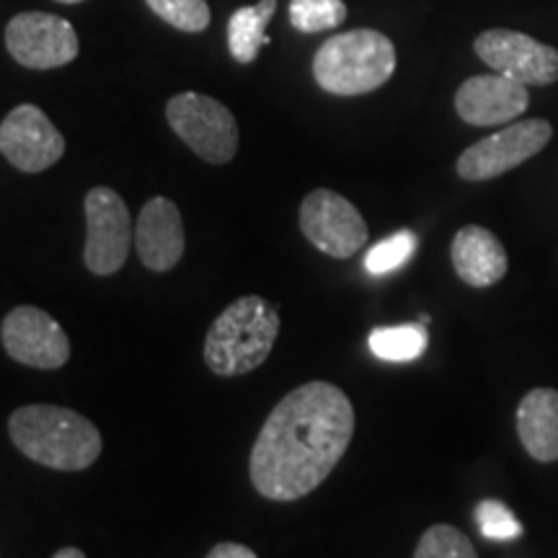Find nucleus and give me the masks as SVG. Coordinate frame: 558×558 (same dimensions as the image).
Masks as SVG:
<instances>
[{"instance_id":"f257e3e1","label":"nucleus","mask_w":558,"mask_h":558,"mask_svg":"<svg viewBox=\"0 0 558 558\" xmlns=\"http://www.w3.org/2000/svg\"><path fill=\"white\" fill-rule=\"evenodd\" d=\"M354 435V409L333 383L311 380L271 409L251 450V484L271 501H295L329 478Z\"/></svg>"},{"instance_id":"f03ea898","label":"nucleus","mask_w":558,"mask_h":558,"mask_svg":"<svg viewBox=\"0 0 558 558\" xmlns=\"http://www.w3.org/2000/svg\"><path fill=\"white\" fill-rule=\"evenodd\" d=\"M13 445L34 463L54 471H86L101 456V432L78 411L32 403L9 418Z\"/></svg>"},{"instance_id":"7ed1b4c3","label":"nucleus","mask_w":558,"mask_h":558,"mask_svg":"<svg viewBox=\"0 0 558 558\" xmlns=\"http://www.w3.org/2000/svg\"><path fill=\"white\" fill-rule=\"evenodd\" d=\"M279 337V313L262 295L230 303L205 339V362L220 378H239L267 362Z\"/></svg>"},{"instance_id":"20e7f679","label":"nucleus","mask_w":558,"mask_h":558,"mask_svg":"<svg viewBox=\"0 0 558 558\" xmlns=\"http://www.w3.org/2000/svg\"><path fill=\"white\" fill-rule=\"evenodd\" d=\"M396 73V47L386 34L354 29L318 47L313 75L326 94L362 96L378 90Z\"/></svg>"},{"instance_id":"39448f33","label":"nucleus","mask_w":558,"mask_h":558,"mask_svg":"<svg viewBox=\"0 0 558 558\" xmlns=\"http://www.w3.org/2000/svg\"><path fill=\"white\" fill-rule=\"evenodd\" d=\"M166 120L171 130L207 163L222 166L235 158L239 150V122L226 104L209 99L205 94L173 96L166 107Z\"/></svg>"},{"instance_id":"423d86ee","label":"nucleus","mask_w":558,"mask_h":558,"mask_svg":"<svg viewBox=\"0 0 558 558\" xmlns=\"http://www.w3.org/2000/svg\"><path fill=\"white\" fill-rule=\"evenodd\" d=\"M86 248L83 259L90 275L109 277L124 267L130 256L132 230L130 209L109 186H94L86 194Z\"/></svg>"},{"instance_id":"0eeeda50","label":"nucleus","mask_w":558,"mask_h":558,"mask_svg":"<svg viewBox=\"0 0 558 558\" xmlns=\"http://www.w3.org/2000/svg\"><path fill=\"white\" fill-rule=\"evenodd\" d=\"M554 137V128L546 120L514 122L509 128L494 132L458 158V173L465 181H488L501 173L518 169L525 160L535 158Z\"/></svg>"},{"instance_id":"6e6552de","label":"nucleus","mask_w":558,"mask_h":558,"mask_svg":"<svg viewBox=\"0 0 558 558\" xmlns=\"http://www.w3.org/2000/svg\"><path fill=\"white\" fill-rule=\"evenodd\" d=\"M5 47L19 65L32 70L62 68L78 58V34L68 19L54 13L26 11L5 26Z\"/></svg>"},{"instance_id":"1a4fd4ad","label":"nucleus","mask_w":558,"mask_h":558,"mask_svg":"<svg viewBox=\"0 0 558 558\" xmlns=\"http://www.w3.org/2000/svg\"><path fill=\"white\" fill-rule=\"evenodd\" d=\"M473 50L494 73L522 86H550L558 81V50L522 32L488 29L478 34Z\"/></svg>"},{"instance_id":"9d476101","label":"nucleus","mask_w":558,"mask_h":558,"mask_svg":"<svg viewBox=\"0 0 558 558\" xmlns=\"http://www.w3.org/2000/svg\"><path fill=\"white\" fill-rule=\"evenodd\" d=\"M300 230L333 259H349L365 246L367 222L352 202L331 190H316L300 205Z\"/></svg>"},{"instance_id":"9b49d317","label":"nucleus","mask_w":558,"mask_h":558,"mask_svg":"<svg viewBox=\"0 0 558 558\" xmlns=\"http://www.w3.org/2000/svg\"><path fill=\"white\" fill-rule=\"evenodd\" d=\"M0 339L11 360L34 369H60L70 360V339L50 313L19 305L0 326Z\"/></svg>"},{"instance_id":"f8f14e48","label":"nucleus","mask_w":558,"mask_h":558,"mask_svg":"<svg viewBox=\"0 0 558 558\" xmlns=\"http://www.w3.org/2000/svg\"><path fill=\"white\" fill-rule=\"evenodd\" d=\"M0 153L13 169L41 173L65 156V137L34 104H21L0 124Z\"/></svg>"},{"instance_id":"ddd939ff","label":"nucleus","mask_w":558,"mask_h":558,"mask_svg":"<svg viewBox=\"0 0 558 558\" xmlns=\"http://www.w3.org/2000/svg\"><path fill=\"white\" fill-rule=\"evenodd\" d=\"M527 86L499 73L473 75L456 94L458 117L473 128L514 122L527 109Z\"/></svg>"},{"instance_id":"4468645a","label":"nucleus","mask_w":558,"mask_h":558,"mask_svg":"<svg viewBox=\"0 0 558 558\" xmlns=\"http://www.w3.org/2000/svg\"><path fill=\"white\" fill-rule=\"evenodd\" d=\"M140 262L150 271H171L184 256V222L179 207L166 197H153L140 209L135 228Z\"/></svg>"},{"instance_id":"2eb2a0df","label":"nucleus","mask_w":558,"mask_h":558,"mask_svg":"<svg viewBox=\"0 0 558 558\" xmlns=\"http://www.w3.org/2000/svg\"><path fill=\"white\" fill-rule=\"evenodd\" d=\"M450 259L458 277L471 288H492L507 275V251L492 230L481 226L460 228L452 239Z\"/></svg>"},{"instance_id":"dca6fc26","label":"nucleus","mask_w":558,"mask_h":558,"mask_svg":"<svg viewBox=\"0 0 558 558\" xmlns=\"http://www.w3.org/2000/svg\"><path fill=\"white\" fill-rule=\"evenodd\" d=\"M518 435L535 460H558V390H530L518 409Z\"/></svg>"},{"instance_id":"f3484780","label":"nucleus","mask_w":558,"mask_h":558,"mask_svg":"<svg viewBox=\"0 0 558 558\" xmlns=\"http://www.w3.org/2000/svg\"><path fill=\"white\" fill-rule=\"evenodd\" d=\"M277 11V0H259L256 5H243L228 21V47L235 60L248 65L264 45H269L267 26Z\"/></svg>"},{"instance_id":"a211bd4d","label":"nucleus","mask_w":558,"mask_h":558,"mask_svg":"<svg viewBox=\"0 0 558 558\" xmlns=\"http://www.w3.org/2000/svg\"><path fill=\"white\" fill-rule=\"evenodd\" d=\"M369 352L378 360L386 362H411L422 357L429 339L424 326L407 324V326H380L369 331Z\"/></svg>"},{"instance_id":"6ab92c4d","label":"nucleus","mask_w":558,"mask_h":558,"mask_svg":"<svg viewBox=\"0 0 558 558\" xmlns=\"http://www.w3.org/2000/svg\"><path fill=\"white\" fill-rule=\"evenodd\" d=\"M344 0H292L290 3L292 26L305 34L337 29L339 24H344Z\"/></svg>"},{"instance_id":"aec40b11","label":"nucleus","mask_w":558,"mask_h":558,"mask_svg":"<svg viewBox=\"0 0 558 558\" xmlns=\"http://www.w3.org/2000/svg\"><path fill=\"white\" fill-rule=\"evenodd\" d=\"M153 13L177 26L179 32L199 34L209 26V5L207 0H145Z\"/></svg>"},{"instance_id":"412c9836","label":"nucleus","mask_w":558,"mask_h":558,"mask_svg":"<svg viewBox=\"0 0 558 558\" xmlns=\"http://www.w3.org/2000/svg\"><path fill=\"white\" fill-rule=\"evenodd\" d=\"M414 558H478L473 543L452 525H432L418 541Z\"/></svg>"},{"instance_id":"4be33fe9","label":"nucleus","mask_w":558,"mask_h":558,"mask_svg":"<svg viewBox=\"0 0 558 558\" xmlns=\"http://www.w3.org/2000/svg\"><path fill=\"white\" fill-rule=\"evenodd\" d=\"M414 251L416 235L411 230H399L396 235L369 248V254L365 256V269L369 275H388V271L403 267L414 256Z\"/></svg>"},{"instance_id":"5701e85b","label":"nucleus","mask_w":558,"mask_h":558,"mask_svg":"<svg viewBox=\"0 0 558 558\" xmlns=\"http://www.w3.org/2000/svg\"><path fill=\"white\" fill-rule=\"evenodd\" d=\"M476 522L486 541H514L522 535L520 520L497 499H486L476 507Z\"/></svg>"},{"instance_id":"b1692460","label":"nucleus","mask_w":558,"mask_h":558,"mask_svg":"<svg viewBox=\"0 0 558 558\" xmlns=\"http://www.w3.org/2000/svg\"><path fill=\"white\" fill-rule=\"evenodd\" d=\"M207 558H259L248 546H241V543H218L213 550H209Z\"/></svg>"},{"instance_id":"393cba45","label":"nucleus","mask_w":558,"mask_h":558,"mask_svg":"<svg viewBox=\"0 0 558 558\" xmlns=\"http://www.w3.org/2000/svg\"><path fill=\"white\" fill-rule=\"evenodd\" d=\"M52 558H86V554L81 548H60Z\"/></svg>"},{"instance_id":"a878e982","label":"nucleus","mask_w":558,"mask_h":558,"mask_svg":"<svg viewBox=\"0 0 558 558\" xmlns=\"http://www.w3.org/2000/svg\"><path fill=\"white\" fill-rule=\"evenodd\" d=\"M58 3H65V5H73V3H83V0H58Z\"/></svg>"}]
</instances>
